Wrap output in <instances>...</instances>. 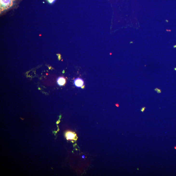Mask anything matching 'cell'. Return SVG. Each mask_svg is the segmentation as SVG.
<instances>
[{"label": "cell", "instance_id": "obj_3", "mask_svg": "<svg viewBox=\"0 0 176 176\" xmlns=\"http://www.w3.org/2000/svg\"><path fill=\"white\" fill-rule=\"evenodd\" d=\"M66 136L67 139L68 140H74L75 139L76 135L74 133L71 132H68L66 133Z\"/></svg>", "mask_w": 176, "mask_h": 176}, {"label": "cell", "instance_id": "obj_6", "mask_svg": "<svg viewBox=\"0 0 176 176\" xmlns=\"http://www.w3.org/2000/svg\"><path fill=\"white\" fill-rule=\"evenodd\" d=\"M146 107H142V108H141V109L140 111L141 112H144V110H145V109H146Z\"/></svg>", "mask_w": 176, "mask_h": 176}, {"label": "cell", "instance_id": "obj_1", "mask_svg": "<svg viewBox=\"0 0 176 176\" xmlns=\"http://www.w3.org/2000/svg\"><path fill=\"white\" fill-rule=\"evenodd\" d=\"M22 1V0H0V15L5 14L10 10L17 8Z\"/></svg>", "mask_w": 176, "mask_h": 176}, {"label": "cell", "instance_id": "obj_9", "mask_svg": "<svg viewBox=\"0 0 176 176\" xmlns=\"http://www.w3.org/2000/svg\"><path fill=\"white\" fill-rule=\"evenodd\" d=\"M116 106H117V107H118V106H119V105H118V104H116Z\"/></svg>", "mask_w": 176, "mask_h": 176}, {"label": "cell", "instance_id": "obj_8", "mask_svg": "<svg viewBox=\"0 0 176 176\" xmlns=\"http://www.w3.org/2000/svg\"><path fill=\"white\" fill-rule=\"evenodd\" d=\"M82 157L83 158H85V156H82Z\"/></svg>", "mask_w": 176, "mask_h": 176}, {"label": "cell", "instance_id": "obj_7", "mask_svg": "<svg viewBox=\"0 0 176 176\" xmlns=\"http://www.w3.org/2000/svg\"><path fill=\"white\" fill-rule=\"evenodd\" d=\"M47 1L50 3H52L55 1V0H47Z\"/></svg>", "mask_w": 176, "mask_h": 176}, {"label": "cell", "instance_id": "obj_10", "mask_svg": "<svg viewBox=\"0 0 176 176\" xmlns=\"http://www.w3.org/2000/svg\"><path fill=\"white\" fill-rule=\"evenodd\" d=\"M174 148H175V149H176V146H175V147Z\"/></svg>", "mask_w": 176, "mask_h": 176}, {"label": "cell", "instance_id": "obj_2", "mask_svg": "<svg viewBox=\"0 0 176 176\" xmlns=\"http://www.w3.org/2000/svg\"><path fill=\"white\" fill-rule=\"evenodd\" d=\"M74 83L75 86L78 88H80L83 87L84 85V81L80 78H77L75 79L74 81Z\"/></svg>", "mask_w": 176, "mask_h": 176}, {"label": "cell", "instance_id": "obj_5", "mask_svg": "<svg viewBox=\"0 0 176 176\" xmlns=\"http://www.w3.org/2000/svg\"><path fill=\"white\" fill-rule=\"evenodd\" d=\"M154 90L155 91H156V92L158 94H160L162 93V90L158 88H155L154 89Z\"/></svg>", "mask_w": 176, "mask_h": 176}, {"label": "cell", "instance_id": "obj_4", "mask_svg": "<svg viewBox=\"0 0 176 176\" xmlns=\"http://www.w3.org/2000/svg\"><path fill=\"white\" fill-rule=\"evenodd\" d=\"M57 83L60 86H63L66 83V80L64 78L61 77L58 78L57 80Z\"/></svg>", "mask_w": 176, "mask_h": 176}]
</instances>
